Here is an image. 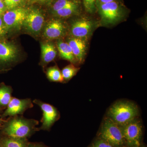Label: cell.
Here are the masks:
<instances>
[{
	"mask_svg": "<svg viewBox=\"0 0 147 147\" xmlns=\"http://www.w3.org/2000/svg\"><path fill=\"white\" fill-rule=\"evenodd\" d=\"M144 147V146H140V147Z\"/></svg>",
	"mask_w": 147,
	"mask_h": 147,
	"instance_id": "obj_31",
	"label": "cell"
},
{
	"mask_svg": "<svg viewBox=\"0 0 147 147\" xmlns=\"http://www.w3.org/2000/svg\"><path fill=\"white\" fill-rule=\"evenodd\" d=\"M120 126L125 144L127 147H139L141 146L143 131L142 123L139 120L135 119Z\"/></svg>",
	"mask_w": 147,
	"mask_h": 147,
	"instance_id": "obj_5",
	"label": "cell"
},
{
	"mask_svg": "<svg viewBox=\"0 0 147 147\" xmlns=\"http://www.w3.org/2000/svg\"><path fill=\"white\" fill-rule=\"evenodd\" d=\"M33 102L38 105L42 111V124L40 129L49 130L59 118V112L53 105L38 99H36Z\"/></svg>",
	"mask_w": 147,
	"mask_h": 147,
	"instance_id": "obj_7",
	"label": "cell"
},
{
	"mask_svg": "<svg viewBox=\"0 0 147 147\" xmlns=\"http://www.w3.org/2000/svg\"><path fill=\"white\" fill-rule=\"evenodd\" d=\"M1 1H5V0H1Z\"/></svg>",
	"mask_w": 147,
	"mask_h": 147,
	"instance_id": "obj_32",
	"label": "cell"
},
{
	"mask_svg": "<svg viewBox=\"0 0 147 147\" xmlns=\"http://www.w3.org/2000/svg\"><path fill=\"white\" fill-rule=\"evenodd\" d=\"M32 1L36 2H45L48 0H32Z\"/></svg>",
	"mask_w": 147,
	"mask_h": 147,
	"instance_id": "obj_30",
	"label": "cell"
},
{
	"mask_svg": "<svg viewBox=\"0 0 147 147\" xmlns=\"http://www.w3.org/2000/svg\"><path fill=\"white\" fill-rule=\"evenodd\" d=\"M96 6H97L102 23L105 25L117 23L123 18L125 13L123 7L115 1L102 3L96 1Z\"/></svg>",
	"mask_w": 147,
	"mask_h": 147,
	"instance_id": "obj_4",
	"label": "cell"
},
{
	"mask_svg": "<svg viewBox=\"0 0 147 147\" xmlns=\"http://www.w3.org/2000/svg\"><path fill=\"white\" fill-rule=\"evenodd\" d=\"M7 32V31L5 26L2 18L0 16V37L4 35Z\"/></svg>",
	"mask_w": 147,
	"mask_h": 147,
	"instance_id": "obj_25",
	"label": "cell"
},
{
	"mask_svg": "<svg viewBox=\"0 0 147 147\" xmlns=\"http://www.w3.org/2000/svg\"><path fill=\"white\" fill-rule=\"evenodd\" d=\"M85 8L87 11L92 13L95 11L96 0H83Z\"/></svg>",
	"mask_w": 147,
	"mask_h": 147,
	"instance_id": "obj_22",
	"label": "cell"
},
{
	"mask_svg": "<svg viewBox=\"0 0 147 147\" xmlns=\"http://www.w3.org/2000/svg\"><path fill=\"white\" fill-rule=\"evenodd\" d=\"M114 1L115 0H97L98 1L102 3L111 2Z\"/></svg>",
	"mask_w": 147,
	"mask_h": 147,
	"instance_id": "obj_27",
	"label": "cell"
},
{
	"mask_svg": "<svg viewBox=\"0 0 147 147\" xmlns=\"http://www.w3.org/2000/svg\"><path fill=\"white\" fill-rule=\"evenodd\" d=\"M32 107L33 104L30 99H19L12 98L6 109L2 115V118L21 115L26 110Z\"/></svg>",
	"mask_w": 147,
	"mask_h": 147,
	"instance_id": "obj_9",
	"label": "cell"
},
{
	"mask_svg": "<svg viewBox=\"0 0 147 147\" xmlns=\"http://www.w3.org/2000/svg\"><path fill=\"white\" fill-rule=\"evenodd\" d=\"M94 27V23L91 20L84 18L78 19L71 25V33L74 37L84 39L90 35Z\"/></svg>",
	"mask_w": 147,
	"mask_h": 147,
	"instance_id": "obj_10",
	"label": "cell"
},
{
	"mask_svg": "<svg viewBox=\"0 0 147 147\" xmlns=\"http://www.w3.org/2000/svg\"><path fill=\"white\" fill-rule=\"evenodd\" d=\"M28 147H44L38 144H30L28 145Z\"/></svg>",
	"mask_w": 147,
	"mask_h": 147,
	"instance_id": "obj_28",
	"label": "cell"
},
{
	"mask_svg": "<svg viewBox=\"0 0 147 147\" xmlns=\"http://www.w3.org/2000/svg\"><path fill=\"white\" fill-rule=\"evenodd\" d=\"M0 147H1V144H0Z\"/></svg>",
	"mask_w": 147,
	"mask_h": 147,
	"instance_id": "obj_33",
	"label": "cell"
},
{
	"mask_svg": "<svg viewBox=\"0 0 147 147\" xmlns=\"http://www.w3.org/2000/svg\"><path fill=\"white\" fill-rule=\"evenodd\" d=\"M77 5L76 3L69 0H58L53 5V10L55 12L62 9Z\"/></svg>",
	"mask_w": 147,
	"mask_h": 147,
	"instance_id": "obj_21",
	"label": "cell"
},
{
	"mask_svg": "<svg viewBox=\"0 0 147 147\" xmlns=\"http://www.w3.org/2000/svg\"><path fill=\"white\" fill-rule=\"evenodd\" d=\"M46 74L48 79L52 82H62L64 81L61 71L57 67H53L48 68Z\"/></svg>",
	"mask_w": 147,
	"mask_h": 147,
	"instance_id": "obj_18",
	"label": "cell"
},
{
	"mask_svg": "<svg viewBox=\"0 0 147 147\" xmlns=\"http://www.w3.org/2000/svg\"><path fill=\"white\" fill-rule=\"evenodd\" d=\"M6 7L5 4L3 1L0 0V15H2L5 12Z\"/></svg>",
	"mask_w": 147,
	"mask_h": 147,
	"instance_id": "obj_26",
	"label": "cell"
},
{
	"mask_svg": "<svg viewBox=\"0 0 147 147\" xmlns=\"http://www.w3.org/2000/svg\"><path fill=\"white\" fill-rule=\"evenodd\" d=\"M18 54L16 45L5 40H0V64L13 61L17 57Z\"/></svg>",
	"mask_w": 147,
	"mask_h": 147,
	"instance_id": "obj_11",
	"label": "cell"
},
{
	"mask_svg": "<svg viewBox=\"0 0 147 147\" xmlns=\"http://www.w3.org/2000/svg\"><path fill=\"white\" fill-rule=\"evenodd\" d=\"M139 114V108L137 105L127 101L116 102L110 107L108 112V117L120 126L137 119Z\"/></svg>",
	"mask_w": 147,
	"mask_h": 147,
	"instance_id": "obj_2",
	"label": "cell"
},
{
	"mask_svg": "<svg viewBox=\"0 0 147 147\" xmlns=\"http://www.w3.org/2000/svg\"><path fill=\"white\" fill-rule=\"evenodd\" d=\"M57 47L62 58L71 62H74L75 58L68 43L60 40L58 42Z\"/></svg>",
	"mask_w": 147,
	"mask_h": 147,
	"instance_id": "obj_15",
	"label": "cell"
},
{
	"mask_svg": "<svg viewBox=\"0 0 147 147\" xmlns=\"http://www.w3.org/2000/svg\"><path fill=\"white\" fill-rule=\"evenodd\" d=\"M44 22L42 13L38 9H33L28 12L23 25L29 32L37 34L42 30Z\"/></svg>",
	"mask_w": 147,
	"mask_h": 147,
	"instance_id": "obj_8",
	"label": "cell"
},
{
	"mask_svg": "<svg viewBox=\"0 0 147 147\" xmlns=\"http://www.w3.org/2000/svg\"><path fill=\"white\" fill-rule=\"evenodd\" d=\"M78 6L66 7L55 11V13L57 16L60 17H67L73 15L77 12Z\"/></svg>",
	"mask_w": 147,
	"mask_h": 147,
	"instance_id": "obj_20",
	"label": "cell"
},
{
	"mask_svg": "<svg viewBox=\"0 0 147 147\" xmlns=\"http://www.w3.org/2000/svg\"><path fill=\"white\" fill-rule=\"evenodd\" d=\"M12 92L10 86L5 85L0 86V108L7 107L12 98Z\"/></svg>",
	"mask_w": 147,
	"mask_h": 147,
	"instance_id": "obj_16",
	"label": "cell"
},
{
	"mask_svg": "<svg viewBox=\"0 0 147 147\" xmlns=\"http://www.w3.org/2000/svg\"><path fill=\"white\" fill-rule=\"evenodd\" d=\"M68 44L75 59L79 62L84 60L87 49L86 41L82 38L74 37L69 39Z\"/></svg>",
	"mask_w": 147,
	"mask_h": 147,
	"instance_id": "obj_13",
	"label": "cell"
},
{
	"mask_svg": "<svg viewBox=\"0 0 147 147\" xmlns=\"http://www.w3.org/2000/svg\"><path fill=\"white\" fill-rule=\"evenodd\" d=\"M89 147H115L106 141L99 138L93 142Z\"/></svg>",
	"mask_w": 147,
	"mask_h": 147,
	"instance_id": "obj_24",
	"label": "cell"
},
{
	"mask_svg": "<svg viewBox=\"0 0 147 147\" xmlns=\"http://www.w3.org/2000/svg\"><path fill=\"white\" fill-rule=\"evenodd\" d=\"M28 13L26 9L21 7L12 9L4 13L2 19L7 31L23 26Z\"/></svg>",
	"mask_w": 147,
	"mask_h": 147,
	"instance_id": "obj_6",
	"label": "cell"
},
{
	"mask_svg": "<svg viewBox=\"0 0 147 147\" xmlns=\"http://www.w3.org/2000/svg\"><path fill=\"white\" fill-rule=\"evenodd\" d=\"M99 135L100 139L115 147H122L125 144L121 127L108 117L103 122Z\"/></svg>",
	"mask_w": 147,
	"mask_h": 147,
	"instance_id": "obj_3",
	"label": "cell"
},
{
	"mask_svg": "<svg viewBox=\"0 0 147 147\" xmlns=\"http://www.w3.org/2000/svg\"><path fill=\"white\" fill-rule=\"evenodd\" d=\"M1 147H28L25 139H15L7 137L3 139Z\"/></svg>",
	"mask_w": 147,
	"mask_h": 147,
	"instance_id": "obj_17",
	"label": "cell"
},
{
	"mask_svg": "<svg viewBox=\"0 0 147 147\" xmlns=\"http://www.w3.org/2000/svg\"><path fill=\"white\" fill-rule=\"evenodd\" d=\"M79 69V68H77L71 65L65 67L61 71L62 75L64 80L69 81L70 80L76 75Z\"/></svg>",
	"mask_w": 147,
	"mask_h": 147,
	"instance_id": "obj_19",
	"label": "cell"
},
{
	"mask_svg": "<svg viewBox=\"0 0 147 147\" xmlns=\"http://www.w3.org/2000/svg\"><path fill=\"white\" fill-rule=\"evenodd\" d=\"M38 121L15 116L3 125V131L7 137L25 139L35 130Z\"/></svg>",
	"mask_w": 147,
	"mask_h": 147,
	"instance_id": "obj_1",
	"label": "cell"
},
{
	"mask_svg": "<svg viewBox=\"0 0 147 147\" xmlns=\"http://www.w3.org/2000/svg\"><path fill=\"white\" fill-rule=\"evenodd\" d=\"M3 123L2 118L1 116L0 115V128L3 126Z\"/></svg>",
	"mask_w": 147,
	"mask_h": 147,
	"instance_id": "obj_29",
	"label": "cell"
},
{
	"mask_svg": "<svg viewBox=\"0 0 147 147\" xmlns=\"http://www.w3.org/2000/svg\"><path fill=\"white\" fill-rule=\"evenodd\" d=\"M25 0H5L4 3L6 9H11L16 8L24 2Z\"/></svg>",
	"mask_w": 147,
	"mask_h": 147,
	"instance_id": "obj_23",
	"label": "cell"
},
{
	"mask_svg": "<svg viewBox=\"0 0 147 147\" xmlns=\"http://www.w3.org/2000/svg\"><path fill=\"white\" fill-rule=\"evenodd\" d=\"M41 49L43 63H49L55 59L57 55V51L53 44L50 43H43L41 45Z\"/></svg>",
	"mask_w": 147,
	"mask_h": 147,
	"instance_id": "obj_14",
	"label": "cell"
},
{
	"mask_svg": "<svg viewBox=\"0 0 147 147\" xmlns=\"http://www.w3.org/2000/svg\"><path fill=\"white\" fill-rule=\"evenodd\" d=\"M66 27L59 20L50 21L45 27L44 36L48 39H54L63 36L65 33Z\"/></svg>",
	"mask_w": 147,
	"mask_h": 147,
	"instance_id": "obj_12",
	"label": "cell"
}]
</instances>
